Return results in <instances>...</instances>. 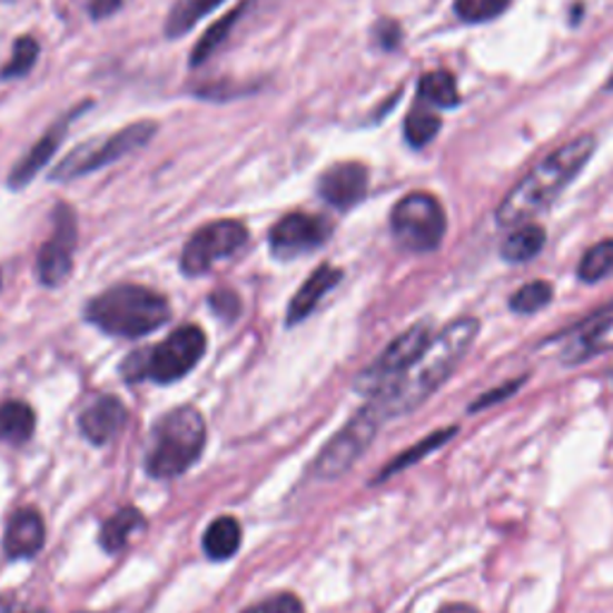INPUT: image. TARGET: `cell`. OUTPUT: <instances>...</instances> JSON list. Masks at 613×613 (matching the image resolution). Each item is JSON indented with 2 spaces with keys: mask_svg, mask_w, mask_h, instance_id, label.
Segmentation results:
<instances>
[{
  "mask_svg": "<svg viewBox=\"0 0 613 613\" xmlns=\"http://www.w3.org/2000/svg\"><path fill=\"white\" fill-rule=\"evenodd\" d=\"M170 317V305L164 295L145 286H116L93 297L87 307V319L108 336L139 338L161 328Z\"/></svg>",
  "mask_w": 613,
  "mask_h": 613,
  "instance_id": "3957f363",
  "label": "cell"
},
{
  "mask_svg": "<svg viewBox=\"0 0 613 613\" xmlns=\"http://www.w3.org/2000/svg\"><path fill=\"white\" fill-rule=\"evenodd\" d=\"M46 540V527L43 517L34 508H20L10 517L8 530H6V554L8 558H31L41 552Z\"/></svg>",
  "mask_w": 613,
  "mask_h": 613,
  "instance_id": "9a60e30c",
  "label": "cell"
},
{
  "mask_svg": "<svg viewBox=\"0 0 613 613\" xmlns=\"http://www.w3.org/2000/svg\"><path fill=\"white\" fill-rule=\"evenodd\" d=\"M417 93L424 103H432L436 108H455L461 103L458 87H455L453 75L446 70L424 75L419 80Z\"/></svg>",
  "mask_w": 613,
  "mask_h": 613,
  "instance_id": "484cf974",
  "label": "cell"
},
{
  "mask_svg": "<svg viewBox=\"0 0 613 613\" xmlns=\"http://www.w3.org/2000/svg\"><path fill=\"white\" fill-rule=\"evenodd\" d=\"M438 130H442V120L429 111H422V108H413L411 116L405 118V139L415 149L427 147Z\"/></svg>",
  "mask_w": 613,
  "mask_h": 613,
  "instance_id": "f546056e",
  "label": "cell"
},
{
  "mask_svg": "<svg viewBox=\"0 0 613 613\" xmlns=\"http://www.w3.org/2000/svg\"><path fill=\"white\" fill-rule=\"evenodd\" d=\"M247 238H249V233H247L245 224L233 221V218L201 226L182 249L180 269L187 276L207 274V271H211L214 264H218L221 259H228L235 255V251L243 249Z\"/></svg>",
  "mask_w": 613,
  "mask_h": 613,
  "instance_id": "30bf717a",
  "label": "cell"
},
{
  "mask_svg": "<svg viewBox=\"0 0 613 613\" xmlns=\"http://www.w3.org/2000/svg\"><path fill=\"white\" fill-rule=\"evenodd\" d=\"M436 613H479L475 606H469V604H446V606H442V609H438Z\"/></svg>",
  "mask_w": 613,
  "mask_h": 613,
  "instance_id": "8d00e7d4",
  "label": "cell"
},
{
  "mask_svg": "<svg viewBox=\"0 0 613 613\" xmlns=\"http://www.w3.org/2000/svg\"><path fill=\"white\" fill-rule=\"evenodd\" d=\"M511 0H455V14L463 22H486L508 8Z\"/></svg>",
  "mask_w": 613,
  "mask_h": 613,
  "instance_id": "4dcf8cb0",
  "label": "cell"
},
{
  "mask_svg": "<svg viewBox=\"0 0 613 613\" xmlns=\"http://www.w3.org/2000/svg\"><path fill=\"white\" fill-rule=\"evenodd\" d=\"M369 170L357 161H340L324 170L319 178V197L338 211H348L367 195Z\"/></svg>",
  "mask_w": 613,
  "mask_h": 613,
  "instance_id": "4fadbf2b",
  "label": "cell"
},
{
  "mask_svg": "<svg viewBox=\"0 0 613 613\" xmlns=\"http://www.w3.org/2000/svg\"><path fill=\"white\" fill-rule=\"evenodd\" d=\"M390 230L401 247L434 251L446 238V211L429 192L405 195L390 211Z\"/></svg>",
  "mask_w": 613,
  "mask_h": 613,
  "instance_id": "52a82bcc",
  "label": "cell"
},
{
  "mask_svg": "<svg viewBox=\"0 0 613 613\" xmlns=\"http://www.w3.org/2000/svg\"><path fill=\"white\" fill-rule=\"evenodd\" d=\"M125 419H128L125 405L116 396H101L85 407V413L80 415V429L91 444L101 446L106 442H111V438L122 429Z\"/></svg>",
  "mask_w": 613,
  "mask_h": 613,
  "instance_id": "2e32d148",
  "label": "cell"
},
{
  "mask_svg": "<svg viewBox=\"0 0 613 613\" xmlns=\"http://www.w3.org/2000/svg\"><path fill=\"white\" fill-rule=\"evenodd\" d=\"M554 300V286L548 280H532L525 283L521 290H515L508 300V307L517 317H530L546 309Z\"/></svg>",
  "mask_w": 613,
  "mask_h": 613,
  "instance_id": "4316f807",
  "label": "cell"
},
{
  "mask_svg": "<svg viewBox=\"0 0 613 613\" xmlns=\"http://www.w3.org/2000/svg\"><path fill=\"white\" fill-rule=\"evenodd\" d=\"M611 324H613L611 317H594L592 322H587L583 328H580L577 334L573 332L568 345H565V350H563V363L580 365V363H585V359H590L592 355H596Z\"/></svg>",
  "mask_w": 613,
  "mask_h": 613,
  "instance_id": "603a6c76",
  "label": "cell"
},
{
  "mask_svg": "<svg viewBox=\"0 0 613 613\" xmlns=\"http://www.w3.org/2000/svg\"><path fill=\"white\" fill-rule=\"evenodd\" d=\"M432 338H434L432 322L413 324L407 332H403L388 345L372 367L363 372V376H359L357 382V388L367 393L369 398L376 396V393H382L386 386L401 379V376L415 365V359L424 353V348H427Z\"/></svg>",
  "mask_w": 613,
  "mask_h": 613,
  "instance_id": "9c48e42d",
  "label": "cell"
},
{
  "mask_svg": "<svg viewBox=\"0 0 613 613\" xmlns=\"http://www.w3.org/2000/svg\"><path fill=\"white\" fill-rule=\"evenodd\" d=\"M340 278H343V274H340V269H336V266H328V264L319 266V269L305 280V286L297 290L290 300L288 324L295 326V324L305 322L309 314L317 309V305L324 300V295L338 286Z\"/></svg>",
  "mask_w": 613,
  "mask_h": 613,
  "instance_id": "e0dca14e",
  "label": "cell"
},
{
  "mask_svg": "<svg viewBox=\"0 0 613 613\" xmlns=\"http://www.w3.org/2000/svg\"><path fill=\"white\" fill-rule=\"evenodd\" d=\"M39 58V41L34 37H20L12 46V58L0 70V80H20L27 72L34 70Z\"/></svg>",
  "mask_w": 613,
  "mask_h": 613,
  "instance_id": "f1b7e54d",
  "label": "cell"
},
{
  "mask_svg": "<svg viewBox=\"0 0 613 613\" xmlns=\"http://www.w3.org/2000/svg\"><path fill=\"white\" fill-rule=\"evenodd\" d=\"M226 3V0H178L176 6L170 8L168 20H166V37L178 39L185 37L187 31H192L209 12H214L218 6Z\"/></svg>",
  "mask_w": 613,
  "mask_h": 613,
  "instance_id": "d4e9b609",
  "label": "cell"
},
{
  "mask_svg": "<svg viewBox=\"0 0 613 613\" xmlns=\"http://www.w3.org/2000/svg\"><path fill=\"white\" fill-rule=\"evenodd\" d=\"M376 34H379L382 43L386 46V49H396L398 46V39H401V29L396 22H382L379 29H376Z\"/></svg>",
  "mask_w": 613,
  "mask_h": 613,
  "instance_id": "e575fe53",
  "label": "cell"
},
{
  "mask_svg": "<svg viewBox=\"0 0 613 613\" xmlns=\"http://www.w3.org/2000/svg\"><path fill=\"white\" fill-rule=\"evenodd\" d=\"M0 286H3V280H0Z\"/></svg>",
  "mask_w": 613,
  "mask_h": 613,
  "instance_id": "f35d334b",
  "label": "cell"
},
{
  "mask_svg": "<svg viewBox=\"0 0 613 613\" xmlns=\"http://www.w3.org/2000/svg\"><path fill=\"white\" fill-rule=\"evenodd\" d=\"M243 542V530L240 523L230 515L218 517L214 521L207 532H204V552L214 561H226L235 556Z\"/></svg>",
  "mask_w": 613,
  "mask_h": 613,
  "instance_id": "7402d4cb",
  "label": "cell"
},
{
  "mask_svg": "<svg viewBox=\"0 0 613 613\" xmlns=\"http://www.w3.org/2000/svg\"><path fill=\"white\" fill-rule=\"evenodd\" d=\"M546 245V233L542 226L523 224L515 226V230L508 235L501 245V257L508 264H527L540 255Z\"/></svg>",
  "mask_w": 613,
  "mask_h": 613,
  "instance_id": "ffe728a7",
  "label": "cell"
},
{
  "mask_svg": "<svg viewBox=\"0 0 613 613\" xmlns=\"http://www.w3.org/2000/svg\"><path fill=\"white\" fill-rule=\"evenodd\" d=\"M209 305L218 314V317H224L228 322H233L240 314V300H238V295H235L233 290H218V293H214L209 297Z\"/></svg>",
  "mask_w": 613,
  "mask_h": 613,
  "instance_id": "836d02e7",
  "label": "cell"
},
{
  "mask_svg": "<svg viewBox=\"0 0 613 613\" xmlns=\"http://www.w3.org/2000/svg\"><path fill=\"white\" fill-rule=\"evenodd\" d=\"M525 382H527V376H521V379H511L506 384H501V386H496L492 390L482 393V398H477L473 405H469V415H475L479 411H486V407H492L496 403L508 401L513 396V393H517V390H521L525 386Z\"/></svg>",
  "mask_w": 613,
  "mask_h": 613,
  "instance_id": "1f68e13d",
  "label": "cell"
},
{
  "mask_svg": "<svg viewBox=\"0 0 613 613\" xmlns=\"http://www.w3.org/2000/svg\"><path fill=\"white\" fill-rule=\"evenodd\" d=\"M77 247V218L72 207L68 204H58L53 214V233L51 238L43 243L39 259H37V271L43 286L58 288L60 283L72 271V257Z\"/></svg>",
  "mask_w": 613,
  "mask_h": 613,
  "instance_id": "8fae6325",
  "label": "cell"
},
{
  "mask_svg": "<svg viewBox=\"0 0 613 613\" xmlns=\"http://www.w3.org/2000/svg\"><path fill=\"white\" fill-rule=\"evenodd\" d=\"M204 350H207V336L199 326L187 324L154 348L132 353L122 365V376L128 382L154 379L159 384H172L197 367Z\"/></svg>",
  "mask_w": 613,
  "mask_h": 613,
  "instance_id": "5b68a950",
  "label": "cell"
},
{
  "mask_svg": "<svg viewBox=\"0 0 613 613\" xmlns=\"http://www.w3.org/2000/svg\"><path fill=\"white\" fill-rule=\"evenodd\" d=\"M477 336L479 322L475 317L453 319L429 340L415 365L401 379L372 396V403L379 407L386 419L417 411L422 403L434 396L438 386L451 379V374L458 369Z\"/></svg>",
  "mask_w": 613,
  "mask_h": 613,
  "instance_id": "6da1fadb",
  "label": "cell"
},
{
  "mask_svg": "<svg viewBox=\"0 0 613 613\" xmlns=\"http://www.w3.org/2000/svg\"><path fill=\"white\" fill-rule=\"evenodd\" d=\"M332 224L322 216H312L305 211H293L283 216L280 221L269 233V245L274 257L278 259H295L307 251L322 247L332 238Z\"/></svg>",
  "mask_w": 613,
  "mask_h": 613,
  "instance_id": "7c38bea8",
  "label": "cell"
},
{
  "mask_svg": "<svg viewBox=\"0 0 613 613\" xmlns=\"http://www.w3.org/2000/svg\"><path fill=\"white\" fill-rule=\"evenodd\" d=\"M207 442L204 417L195 407H178L154 429V444L147 458L149 475L156 479L178 477L190 469Z\"/></svg>",
  "mask_w": 613,
  "mask_h": 613,
  "instance_id": "277c9868",
  "label": "cell"
},
{
  "mask_svg": "<svg viewBox=\"0 0 613 613\" xmlns=\"http://www.w3.org/2000/svg\"><path fill=\"white\" fill-rule=\"evenodd\" d=\"M75 116H77V111L66 113L60 120H56L51 128L39 137L37 145L31 147L18 164H14V168L8 176V185L12 187V190H24V187L43 170V166L53 159L56 151L62 145V139H66V135H68V128L75 120Z\"/></svg>",
  "mask_w": 613,
  "mask_h": 613,
  "instance_id": "5bb4252c",
  "label": "cell"
},
{
  "mask_svg": "<svg viewBox=\"0 0 613 613\" xmlns=\"http://www.w3.org/2000/svg\"><path fill=\"white\" fill-rule=\"evenodd\" d=\"M609 89H613V72H611V77H609V85H606Z\"/></svg>",
  "mask_w": 613,
  "mask_h": 613,
  "instance_id": "74e56055",
  "label": "cell"
},
{
  "mask_svg": "<svg viewBox=\"0 0 613 613\" xmlns=\"http://www.w3.org/2000/svg\"><path fill=\"white\" fill-rule=\"evenodd\" d=\"M34 411L22 401H8L0 405V442L20 446L34 434Z\"/></svg>",
  "mask_w": 613,
  "mask_h": 613,
  "instance_id": "d6986e66",
  "label": "cell"
},
{
  "mask_svg": "<svg viewBox=\"0 0 613 613\" xmlns=\"http://www.w3.org/2000/svg\"><path fill=\"white\" fill-rule=\"evenodd\" d=\"M455 434H458V427L436 429V432H432L429 436H424L422 442H417L415 446H411L407 451H403V453L398 455V458H393V461L382 469V475L376 477V482H384V479H388V477H393V475L403 473V469H407L411 465L419 463L422 458H427V455H432L434 451H438L442 446H446Z\"/></svg>",
  "mask_w": 613,
  "mask_h": 613,
  "instance_id": "cb8c5ba5",
  "label": "cell"
},
{
  "mask_svg": "<svg viewBox=\"0 0 613 613\" xmlns=\"http://www.w3.org/2000/svg\"><path fill=\"white\" fill-rule=\"evenodd\" d=\"M122 6V0H91V14L93 18H108Z\"/></svg>",
  "mask_w": 613,
  "mask_h": 613,
  "instance_id": "d590c367",
  "label": "cell"
},
{
  "mask_svg": "<svg viewBox=\"0 0 613 613\" xmlns=\"http://www.w3.org/2000/svg\"><path fill=\"white\" fill-rule=\"evenodd\" d=\"M594 154V137L583 135L568 145H563L554 154L534 168L527 178L517 182L508 197L496 209V221L503 228H515L527 224L530 218L540 216L552 204L565 185H571L577 172L585 168Z\"/></svg>",
  "mask_w": 613,
  "mask_h": 613,
  "instance_id": "7a4b0ae2",
  "label": "cell"
},
{
  "mask_svg": "<svg viewBox=\"0 0 613 613\" xmlns=\"http://www.w3.org/2000/svg\"><path fill=\"white\" fill-rule=\"evenodd\" d=\"M609 274H613V238L590 247L577 266V276L583 283H600Z\"/></svg>",
  "mask_w": 613,
  "mask_h": 613,
  "instance_id": "83f0119b",
  "label": "cell"
},
{
  "mask_svg": "<svg viewBox=\"0 0 613 613\" xmlns=\"http://www.w3.org/2000/svg\"><path fill=\"white\" fill-rule=\"evenodd\" d=\"M382 422H386V417L382 415L379 407L369 401L322 451L317 463H314V475L319 479H336L348 473L374 442Z\"/></svg>",
  "mask_w": 613,
  "mask_h": 613,
  "instance_id": "ba28073f",
  "label": "cell"
},
{
  "mask_svg": "<svg viewBox=\"0 0 613 613\" xmlns=\"http://www.w3.org/2000/svg\"><path fill=\"white\" fill-rule=\"evenodd\" d=\"M243 613H305V606L293 594H278V596H271V600H266L261 604L249 606Z\"/></svg>",
  "mask_w": 613,
  "mask_h": 613,
  "instance_id": "d6a6232c",
  "label": "cell"
},
{
  "mask_svg": "<svg viewBox=\"0 0 613 613\" xmlns=\"http://www.w3.org/2000/svg\"><path fill=\"white\" fill-rule=\"evenodd\" d=\"M145 525H147L145 515H141L135 506H125L113 517H108V521L103 523L101 534H99L101 546L106 548L108 554H118L120 548L128 546L132 534L139 532Z\"/></svg>",
  "mask_w": 613,
  "mask_h": 613,
  "instance_id": "44dd1931",
  "label": "cell"
},
{
  "mask_svg": "<svg viewBox=\"0 0 613 613\" xmlns=\"http://www.w3.org/2000/svg\"><path fill=\"white\" fill-rule=\"evenodd\" d=\"M156 132H159V122L137 120L132 125H125V128H120L113 135L85 141V145L75 147L66 156V159H62L53 168L51 180L66 182V180L89 176V172L99 170V168L111 166V164L125 159L128 154H132L141 147H147Z\"/></svg>",
  "mask_w": 613,
  "mask_h": 613,
  "instance_id": "8992f818",
  "label": "cell"
},
{
  "mask_svg": "<svg viewBox=\"0 0 613 613\" xmlns=\"http://www.w3.org/2000/svg\"><path fill=\"white\" fill-rule=\"evenodd\" d=\"M247 8H249V0H247V3H243V6L235 8V10H230L228 14H224L221 20L214 22L207 31H204L201 39L197 41V46H195L192 53H190V66H192V68H199V66H204V62H207L209 58H214V53H216L218 49H221V46L230 39L235 24H238V22L245 18Z\"/></svg>",
  "mask_w": 613,
  "mask_h": 613,
  "instance_id": "ac0fdd59",
  "label": "cell"
}]
</instances>
